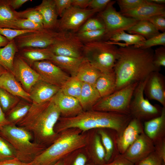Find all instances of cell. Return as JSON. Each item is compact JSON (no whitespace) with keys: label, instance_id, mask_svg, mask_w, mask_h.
I'll return each instance as SVG.
<instances>
[{"label":"cell","instance_id":"6da1fadb","mask_svg":"<svg viewBox=\"0 0 165 165\" xmlns=\"http://www.w3.org/2000/svg\"><path fill=\"white\" fill-rule=\"evenodd\" d=\"M154 51L151 48L143 49L134 45L120 46L114 71L116 79V91L146 79L152 72L161 69L153 63Z\"/></svg>","mask_w":165,"mask_h":165},{"label":"cell","instance_id":"7a4b0ae2","mask_svg":"<svg viewBox=\"0 0 165 165\" xmlns=\"http://www.w3.org/2000/svg\"><path fill=\"white\" fill-rule=\"evenodd\" d=\"M60 115L51 100L40 104L32 102L27 114L16 125L30 132L34 142L46 146L52 144L59 135L54 128Z\"/></svg>","mask_w":165,"mask_h":165},{"label":"cell","instance_id":"3957f363","mask_svg":"<svg viewBox=\"0 0 165 165\" xmlns=\"http://www.w3.org/2000/svg\"><path fill=\"white\" fill-rule=\"evenodd\" d=\"M132 118L130 115L91 110L73 117L59 118L54 130L59 134L71 128L83 131L94 129H110L116 131L119 136Z\"/></svg>","mask_w":165,"mask_h":165},{"label":"cell","instance_id":"277c9868","mask_svg":"<svg viewBox=\"0 0 165 165\" xmlns=\"http://www.w3.org/2000/svg\"><path fill=\"white\" fill-rule=\"evenodd\" d=\"M80 130L71 128L59 134L57 139L31 163V165H52L73 151L85 147L87 137Z\"/></svg>","mask_w":165,"mask_h":165},{"label":"cell","instance_id":"5b68a950","mask_svg":"<svg viewBox=\"0 0 165 165\" xmlns=\"http://www.w3.org/2000/svg\"><path fill=\"white\" fill-rule=\"evenodd\" d=\"M0 135L13 146L16 158L24 163H31L46 148L33 142V136L29 131L13 124L2 127Z\"/></svg>","mask_w":165,"mask_h":165},{"label":"cell","instance_id":"8992f818","mask_svg":"<svg viewBox=\"0 0 165 165\" xmlns=\"http://www.w3.org/2000/svg\"><path fill=\"white\" fill-rule=\"evenodd\" d=\"M118 48L110 41L100 40L83 43V56L102 73L114 71Z\"/></svg>","mask_w":165,"mask_h":165},{"label":"cell","instance_id":"52a82bcc","mask_svg":"<svg viewBox=\"0 0 165 165\" xmlns=\"http://www.w3.org/2000/svg\"><path fill=\"white\" fill-rule=\"evenodd\" d=\"M139 82L130 84L101 98L92 107V110L130 115V103Z\"/></svg>","mask_w":165,"mask_h":165},{"label":"cell","instance_id":"ba28073f","mask_svg":"<svg viewBox=\"0 0 165 165\" xmlns=\"http://www.w3.org/2000/svg\"><path fill=\"white\" fill-rule=\"evenodd\" d=\"M148 77L139 82L134 92L130 106V114L133 118L144 122L160 116L162 107L152 105L144 96V89Z\"/></svg>","mask_w":165,"mask_h":165},{"label":"cell","instance_id":"9c48e42d","mask_svg":"<svg viewBox=\"0 0 165 165\" xmlns=\"http://www.w3.org/2000/svg\"><path fill=\"white\" fill-rule=\"evenodd\" d=\"M116 1H111L105 8L100 12L98 17L103 22L106 31L103 40L108 41L114 35L127 31L139 20L126 17L117 12L113 6Z\"/></svg>","mask_w":165,"mask_h":165},{"label":"cell","instance_id":"30bf717a","mask_svg":"<svg viewBox=\"0 0 165 165\" xmlns=\"http://www.w3.org/2000/svg\"><path fill=\"white\" fill-rule=\"evenodd\" d=\"M83 46L76 33L63 31H57L54 42L49 47L55 55L79 58L83 56Z\"/></svg>","mask_w":165,"mask_h":165},{"label":"cell","instance_id":"8fae6325","mask_svg":"<svg viewBox=\"0 0 165 165\" xmlns=\"http://www.w3.org/2000/svg\"><path fill=\"white\" fill-rule=\"evenodd\" d=\"M57 31L43 28L20 35L14 39L18 50L25 48H45L55 41Z\"/></svg>","mask_w":165,"mask_h":165},{"label":"cell","instance_id":"7c38bea8","mask_svg":"<svg viewBox=\"0 0 165 165\" xmlns=\"http://www.w3.org/2000/svg\"><path fill=\"white\" fill-rule=\"evenodd\" d=\"M97 12V11L91 9H82L72 6L63 13L57 28L59 31H78L82 25Z\"/></svg>","mask_w":165,"mask_h":165},{"label":"cell","instance_id":"4fadbf2b","mask_svg":"<svg viewBox=\"0 0 165 165\" xmlns=\"http://www.w3.org/2000/svg\"><path fill=\"white\" fill-rule=\"evenodd\" d=\"M31 65L39 74L42 80L61 88L70 77L61 68L49 60L35 62Z\"/></svg>","mask_w":165,"mask_h":165},{"label":"cell","instance_id":"5bb4252c","mask_svg":"<svg viewBox=\"0 0 165 165\" xmlns=\"http://www.w3.org/2000/svg\"><path fill=\"white\" fill-rule=\"evenodd\" d=\"M12 73L28 93L37 82L42 80L39 74L20 56L15 57Z\"/></svg>","mask_w":165,"mask_h":165},{"label":"cell","instance_id":"9a60e30c","mask_svg":"<svg viewBox=\"0 0 165 165\" xmlns=\"http://www.w3.org/2000/svg\"><path fill=\"white\" fill-rule=\"evenodd\" d=\"M154 151L153 142L143 132L122 155L134 164L146 157Z\"/></svg>","mask_w":165,"mask_h":165},{"label":"cell","instance_id":"2e32d148","mask_svg":"<svg viewBox=\"0 0 165 165\" xmlns=\"http://www.w3.org/2000/svg\"><path fill=\"white\" fill-rule=\"evenodd\" d=\"M144 94L147 99L157 101L165 107V77L159 71L154 72L148 76Z\"/></svg>","mask_w":165,"mask_h":165},{"label":"cell","instance_id":"e0dca14e","mask_svg":"<svg viewBox=\"0 0 165 165\" xmlns=\"http://www.w3.org/2000/svg\"><path fill=\"white\" fill-rule=\"evenodd\" d=\"M144 132L143 123L139 120L132 118L117 138L119 153L123 154L138 137Z\"/></svg>","mask_w":165,"mask_h":165},{"label":"cell","instance_id":"ac0fdd59","mask_svg":"<svg viewBox=\"0 0 165 165\" xmlns=\"http://www.w3.org/2000/svg\"><path fill=\"white\" fill-rule=\"evenodd\" d=\"M51 100L64 117H73L83 111L77 99L64 94L61 89Z\"/></svg>","mask_w":165,"mask_h":165},{"label":"cell","instance_id":"d6986e66","mask_svg":"<svg viewBox=\"0 0 165 165\" xmlns=\"http://www.w3.org/2000/svg\"><path fill=\"white\" fill-rule=\"evenodd\" d=\"M61 88L42 80L37 82L29 92L32 102L42 104L52 99Z\"/></svg>","mask_w":165,"mask_h":165},{"label":"cell","instance_id":"ffe728a7","mask_svg":"<svg viewBox=\"0 0 165 165\" xmlns=\"http://www.w3.org/2000/svg\"><path fill=\"white\" fill-rule=\"evenodd\" d=\"M138 20H147L153 16L165 14V4H157L147 0L144 3L122 14Z\"/></svg>","mask_w":165,"mask_h":165},{"label":"cell","instance_id":"44dd1931","mask_svg":"<svg viewBox=\"0 0 165 165\" xmlns=\"http://www.w3.org/2000/svg\"><path fill=\"white\" fill-rule=\"evenodd\" d=\"M143 126L144 133L153 143L165 138V107L160 116L144 122Z\"/></svg>","mask_w":165,"mask_h":165},{"label":"cell","instance_id":"7402d4cb","mask_svg":"<svg viewBox=\"0 0 165 165\" xmlns=\"http://www.w3.org/2000/svg\"><path fill=\"white\" fill-rule=\"evenodd\" d=\"M35 8L42 16L44 28L53 30L57 28L58 15L54 0H43Z\"/></svg>","mask_w":165,"mask_h":165},{"label":"cell","instance_id":"603a6c76","mask_svg":"<svg viewBox=\"0 0 165 165\" xmlns=\"http://www.w3.org/2000/svg\"><path fill=\"white\" fill-rule=\"evenodd\" d=\"M105 129H98L97 132L100 137L101 142L105 151L106 163L112 161L120 154L117 144L118 137L117 132L113 130L112 133H109Z\"/></svg>","mask_w":165,"mask_h":165},{"label":"cell","instance_id":"cb8c5ba5","mask_svg":"<svg viewBox=\"0 0 165 165\" xmlns=\"http://www.w3.org/2000/svg\"><path fill=\"white\" fill-rule=\"evenodd\" d=\"M0 88L14 96L21 97L28 101H32L29 93L23 89L11 72H7L1 76Z\"/></svg>","mask_w":165,"mask_h":165},{"label":"cell","instance_id":"d4e9b609","mask_svg":"<svg viewBox=\"0 0 165 165\" xmlns=\"http://www.w3.org/2000/svg\"><path fill=\"white\" fill-rule=\"evenodd\" d=\"M85 60L83 56L75 58L53 54L49 61L62 69L68 71L71 76H76L80 67Z\"/></svg>","mask_w":165,"mask_h":165},{"label":"cell","instance_id":"484cf974","mask_svg":"<svg viewBox=\"0 0 165 165\" xmlns=\"http://www.w3.org/2000/svg\"><path fill=\"white\" fill-rule=\"evenodd\" d=\"M20 50V57L31 65L35 62L49 61L53 54L49 47L45 48L29 47Z\"/></svg>","mask_w":165,"mask_h":165},{"label":"cell","instance_id":"4316f807","mask_svg":"<svg viewBox=\"0 0 165 165\" xmlns=\"http://www.w3.org/2000/svg\"><path fill=\"white\" fill-rule=\"evenodd\" d=\"M116 85V79L114 71L107 73H102L95 84L101 98L115 92Z\"/></svg>","mask_w":165,"mask_h":165},{"label":"cell","instance_id":"83f0119b","mask_svg":"<svg viewBox=\"0 0 165 165\" xmlns=\"http://www.w3.org/2000/svg\"><path fill=\"white\" fill-rule=\"evenodd\" d=\"M101 98L95 85L83 82L78 100L83 110L91 109Z\"/></svg>","mask_w":165,"mask_h":165},{"label":"cell","instance_id":"f1b7e54d","mask_svg":"<svg viewBox=\"0 0 165 165\" xmlns=\"http://www.w3.org/2000/svg\"><path fill=\"white\" fill-rule=\"evenodd\" d=\"M101 74L99 70L85 58L80 67L76 76L82 82L95 85L97 80Z\"/></svg>","mask_w":165,"mask_h":165},{"label":"cell","instance_id":"f546056e","mask_svg":"<svg viewBox=\"0 0 165 165\" xmlns=\"http://www.w3.org/2000/svg\"><path fill=\"white\" fill-rule=\"evenodd\" d=\"M18 51L14 40L0 48V65L12 73L15 55Z\"/></svg>","mask_w":165,"mask_h":165},{"label":"cell","instance_id":"4dcf8cb0","mask_svg":"<svg viewBox=\"0 0 165 165\" xmlns=\"http://www.w3.org/2000/svg\"><path fill=\"white\" fill-rule=\"evenodd\" d=\"M126 31L130 34L141 35L146 39L160 33L150 22L147 20H139Z\"/></svg>","mask_w":165,"mask_h":165},{"label":"cell","instance_id":"1f68e13d","mask_svg":"<svg viewBox=\"0 0 165 165\" xmlns=\"http://www.w3.org/2000/svg\"><path fill=\"white\" fill-rule=\"evenodd\" d=\"M92 141L91 161L96 165H103L105 163L106 152L97 132L94 134Z\"/></svg>","mask_w":165,"mask_h":165},{"label":"cell","instance_id":"d6a6232c","mask_svg":"<svg viewBox=\"0 0 165 165\" xmlns=\"http://www.w3.org/2000/svg\"><path fill=\"white\" fill-rule=\"evenodd\" d=\"M19 18L17 12L12 8L8 0H0V28H6L9 22Z\"/></svg>","mask_w":165,"mask_h":165},{"label":"cell","instance_id":"836d02e7","mask_svg":"<svg viewBox=\"0 0 165 165\" xmlns=\"http://www.w3.org/2000/svg\"><path fill=\"white\" fill-rule=\"evenodd\" d=\"M31 104L20 102L7 113V120L11 124L16 125L27 114Z\"/></svg>","mask_w":165,"mask_h":165},{"label":"cell","instance_id":"e575fe53","mask_svg":"<svg viewBox=\"0 0 165 165\" xmlns=\"http://www.w3.org/2000/svg\"><path fill=\"white\" fill-rule=\"evenodd\" d=\"M146 39L142 36L137 34H129L125 31H122L113 35L109 39L110 41L117 43L123 41L125 43H119L120 46H125L134 45Z\"/></svg>","mask_w":165,"mask_h":165},{"label":"cell","instance_id":"d590c367","mask_svg":"<svg viewBox=\"0 0 165 165\" xmlns=\"http://www.w3.org/2000/svg\"><path fill=\"white\" fill-rule=\"evenodd\" d=\"M83 82L76 76H71L61 88L65 94L78 99L81 92Z\"/></svg>","mask_w":165,"mask_h":165},{"label":"cell","instance_id":"8d00e7d4","mask_svg":"<svg viewBox=\"0 0 165 165\" xmlns=\"http://www.w3.org/2000/svg\"><path fill=\"white\" fill-rule=\"evenodd\" d=\"M17 97L0 88V105L4 113H7L19 102Z\"/></svg>","mask_w":165,"mask_h":165},{"label":"cell","instance_id":"74e56055","mask_svg":"<svg viewBox=\"0 0 165 165\" xmlns=\"http://www.w3.org/2000/svg\"><path fill=\"white\" fill-rule=\"evenodd\" d=\"M6 28L19 30H37L43 28V26L27 19L19 18L9 22Z\"/></svg>","mask_w":165,"mask_h":165},{"label":"cell","instance_id":"f35d334b","mask_svg":"<svg viewBox=\"0 0 165 165\" xmlns=\"http://www.w3.org/2000/svg\"><path fill=\"white\" fill-rule=\"evenodd\" d=\"M105 28L95 31L78 32L76 34L83 43L103 40L105 35Z\"/></svg>","mask_w":165,"mask_h":165},{"label":"cell","instance_id":"ab89813d","mask_svg":"<svg viewBox=\"0 0 165 165\" xmlns=\"http://www.w3.org/2000/svg\"><path fill=\"white\" fill-rule=\"evenodd\" d=\"M133 45L135 47L143 49L151 48L152 46L157 45L165 46V32L160 33L157 35Z\"/></svg>","mask_w":165,"mask_h":165},{"label":"cell","instance_id":"60d3db41","mask_svg":"<svg viewBox=\"0 0 165 165\" xmlns=\"http://www.w3.org/2000/svg\"><path fill=\"white\" fill-rule=\"evenodd\" d=\"M16 158L11 145L0 135V161Z\"/></svg>","mask_w":165,"mask_h":165},{"label":"cell","instance_id":"b9f144b4","mask_svg":"<svg viewBox=\"0 0 165 165\" xmlns=\"http://www.w3.org/2000/svg\"><path fill=\"white\" fill-rule=\"evenodd\" d=\"M17 14L20 18L27 19L43 27L42 16L35 7L28 9L22 11L17 12Z\"/></svg>","mask_w":165,"mask_h":165},{"label":"cell","instance_id":"7bdbcfd3","mask_svg":"<svg viewBox=\"0 0 165 165\" xmlns=\"http://www.w3.org/2000/svg\"><path fill=\"white\" fill-rule=\"evenodd\" d=\"M105 28L104 24L99 18H90L80 27L78 32L93 31Z\"/></svg>","mask_w":165,"mask_h":165},{"label":"cell","instance_id":"ee69618b","mask_svg":"<svg viewBox=\"0 0 165 165\" xmlns=\"http://www.w3.org/2000/svg\"><path fill=\"white\" fill-rule=\"evenodd\" d=\"M117 2L123 14L145 3L147 0H118Z\"/></svg>","mask_w":165,"mask_h":165},{"label":"cell","instance_id":"f6af8a7d","mask_svg":"<svg viewBox=\"0 0 165 165\" xmlns=\"http://www.w3.org/2000/svg\"><path fill=\"white\" fill-rule=\"evenodd\" d=\"M37 30H19L8 28H0V34L10 41L20 35L34 32Z\"/></svg>","mask_w":165,"mask_h":165},{"label":"cell","instance_id":"bcb514c9","mask_svg":"<svg viewBox=\"0 0 165 165\" xmlns=\"http://www.w3.org/2000/svg\"><path fill=\"white\" fill-rule=\"evenodd\" d=\"M153 63L157 68L161 69L165 66V47L161 46L156 48L154 51Z\"/></svg>","mask_w":165,"mask_h":165},{"label":"cell","instance_id":"7dc6e473","mask_svg":"<svg viewBox=\"0 0 165 165\" xmlns=\"http://www.w3.org/2000/svg\"><path fill=\"white\" fill-rule=\"evenodd\" d=\"M163 162L154 151L144 159L134 163V165H162Z\"/></svg>","mask_w":165,"mask_h":165},{"label":"cell","instance_id":"c3c4849f","mask_svg":"<svg viewBox=\"0 0 165 165\" xmlns=\"http://www.w3.org/2000/svg\"><path fill=\"white\" fill-rule=\"evenodd\" d=\"M159 31L165 32V14L156 15L147 20Z\"/></svg>","mask_w":165,"mask_h":165},{"label":"cell","instance_id":"681fc988","mask_svg":"<svg viewBox=\"0 0 165 165\" xmlns=\"http://www.w3.org/2000/svg\"><path fill=\"white\" fill-rule=\"evenodd\" d=\"M54 0L58 16L61 17L66 10L72 6V0Z\"/></svg>","mask_w":165,"mask_h":165},{"label":"cell","instance_id":"f907efd6","mask_svg":"<svg viewBox=\"0 0 165 165\" xmlns=\"http://www.w3.org/2000/svg\"><path fill=\"white\" fill-rule=\"evenodd\" d=\"M154 151L165 162V138H164L153 143Z\"/></svg>","mask_w":165,"mask_h":165},{"label":"cell","instance_id":"816d5d0a","mask_svg":"<svg viewBox=\"0 0 165 165\" xmlns=\"http://www.w3.org/2000/svg\"><path fill=\"white\" fill-rule=\"evenodd\" d=\"M110 0H90L89 6L91 9L100 12L104 9L110 2Z\"/></svg>","mask_w":165,"mask_h":165},{"label":"cell","instance_id":"f5cc1de1","mask_svg":"<svg viewBox=\"0 0 165 165\" xmlns=\"http://www.w3.org/2000/svg\"><path fill=\"white\" fill-rule=\"evenodd\" d=\"M103 165H134V164L119 154L112 161Z\"/></svg>","mask_w":165,"mask_h":165},{"label":"cell","instance_id":"db71d44e","mask_svg":"<svg viewBox=\"0 0 165 165\" xmlns=\"http://www.w3.org/2000/svg\"><path fill=\"white\" fill-rule=\"evenodd\" d=\"M88 162V159L86 156L83 153H80L78 154L74 158L71 163L69 162V165H86Z\"/></svg>","mask_w":165,"mask_h":165},{"label":"cell","instance_id":"11a10c76","mask_svg":"<svg viewBox=\"0 0 165 165\" xmlns=\"http://www.w3.org/2000/svg\"><path fill=\"white\" fill-rule=\"evenodd\" d=\"M0 165H31V163H24L15 158L0 161Z\"/></svg>","mask_w":165,"mask_h":165},{"label":"cell","instance_id":"9f6ffc18","mask_svg":"<svg viewBox=\"0 0 165 165\" xmlns=\"http://www.w3.org/2000/svg\"><path fill=\"white\" fill-rule=\"evenodd\" d=\"M90 0H72V5L82 9L89 6Z\"/></svg>","mask_w":165,"mask_h":165},{"label":"cell","instance_id":"6f0895ef","mask_svg":"<svg viewBox=\"0 0 165 165\" xmlns=\"http://www.w3.org/2000/svg\"><path fill=\"white\" fill-rule=\"evenodd\" d=\"M28 0H8L9 4L14 10L19 9Z\"/></svg>","mask_w":165,"mask_h":165},{"label":"cell","instance_id":"680465c9","mask_svg":"<svg viewBox=\"0 0 165 165\" xmlns=\"http://www.w3.org/2000/svg\"><path fill=\"white\" fill-rule=\"evenodd\" d=\"M10 123L7 119L0 105V129L4 126Z\"/></svg>","mask_w":165,"mask_h":165},{"label":"cell","instance_id":"91938a15","mask_svg":"<svg viewBox=\"0 0 165 165\" xmlns=\"http://www.w3.org/2000/svg\"><path fill=\"white\" fill-rule=\"evenodd\" d=\"M9 42L6 37L0 34V48L5 46Z\"/></svg>","mask_w":165,"mask_h":165},{"label":"cell","instance_id":"94428289","mask_svg":"<svg viewBox=\"0 0 165 165\" xmlns=\"http://www.w3.org/2000/svg\"><path fill=\"white\" fill-rule=\"evenodd\" d=\"M64 159L59 160L52 165H67V160Z\"/></svg>","mask_w":165,"mask_h":165},{"label":"cell","instance_id":"6125c7cd","mask_svg":"<svg viewBox=\"0 0 165 165\" xmlns=\"http://www.w3.org/2000/svg\"><path fill=\"white\" fill-rule=\"evenodd\" d=\"M150 2L157 4H165V0H149Z\"/></svg>","mask_w":165,"mask_h":165},{"label":"cell","instance_id":"be15d7a7","mask_svg":"<svg viewBox=\"0 0 165 165\" xmlns=\"http://www.w3.org/2000/svg\"><path fill=\"white\" fill-rule=\"evenodd\" d=\"M7 72L8 71L0 65V78L3 74Z\"/></svg>","mask_w":165,"mask_h":165},{"label":"cell","instance_id":"e7e4bbea","mask_svg":"<svg viewBox=\"0 0 165 165\" xmlns=\"http://www.w3.org/2000/svg\"><path fill=\"white\" fill-rule=\"evenodd\" d=\"M86 165H96L91 161L90 163H87Z\"/></svg>","mask_w":165,"mask_h":165},{"label":"cell","instance_id":"03108f58","mask_svg":"<svg viewBox=\"0 0 165 165\" xmlns=\"http://www.w3.org/2000/svg\"><path fill=\"white\" fill-rule=\"evenodd\" d=\"M162 165H165V162H163Z\"/></svg>","mask_w":165,"mask_h":165}]
</instances>
